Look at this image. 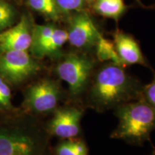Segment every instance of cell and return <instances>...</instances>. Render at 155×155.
I'll list each match as a JSON object with an SVG mask.
<instances>
[{
  "label": "cell",
  "instance_id": "cell-1",
  "mask_svg": "<svg viewBox=\"0 0 155 155\" xmlns=\"http://www.w3.org/2000/svg\"><path fill=\"white\" fill-rule=\"evenodd\" d=\"M144 84L112 62L99 63L83 99L86 108L103 113L141 98Z\"/></svg>",
  "mask_w": 155,
  "mask_h": 155
},
{
  "label": "cell",
  "instance_id": "cell-2",
  "mask_svg": "<svg viewBox=\"0 0 155 155\" xmlns=\"http://www.w3.org/2000/svg\"><path fill=\"white\" fill-rule=\"evenodd\" d=\"M54 63L53 75L68 84L67 102L83 104V99L99 62L93 54L71 49L64 52Z\"/></svg>",
  "mask_w": 155,
  "mask_h": 155
},
{
  "label": "cell",
  "instance_id": "cell-3",
  "mask_svg": "<svg viewBox=\"0 0 155 155\" xmlns=\"http://www.w3.org/2000/svg\"><path fill=\"white\" fill-rule=\"evenodd\" d=\"M114 113L119 124L110 136L111 139L136 146L150 140L151 134L155 130L154 106L139 98L118 106Z\"/></svg>",
  "mask_w": 155,
  "mask_h": 155
},
{
  "label": "cell",
  "instance_id": "cell-4",
  "mask_svg": "<svg viewBox=\"0 0 155 155\" xmlns=\"http://www.w3.org/2000/svg\"><path fill=\"white\" fill-rule=\"evenodd\" d=\"M68 101L67 89L55 75H40L25 87L20 108L32 115H51Z\"/></svg>",
  "mask_w": 155,
  "mask_h": 155
},
{
  "label": "cell",
  "instance_id": "cell-5",
  "mask_svg": "<svg viewBox=\"0 0 155 155\" xmlns=\"http://www.w3.org/2000/svg\"><path fill=\"white\" fill-rule=\"evenodd\" d=\"M47 70L42 61L28 51L11 50L0 53V77L13 88L27 86Z\"/></svg>",
  "mask_w": 155,
  "mask_h": 155
},
{
  "label": "cell",
  "instance_id": "cell-6",
  "mask_svg": "<svg viewBox=\"0 0 155 155\" xmlns=\"http://www.w3.org/2000/svg\"><path fill=\"white\" fill-rule=\"evenodd\" d=\"M65 30L71 49L94 55L103 30L90 9L78 12L65 19Z\"/></svg>",
  "mask_w": 155,
  "mask_h": 155
},
{
  "label": "cell",
  "instance_id": "cell-7",
  "mask_svg": "<svg viewBox=\"0 0 155 155\" xmlns=\"http://www.w3.org/2000/svg\"><path fill=\"white\" fill-rule=\"evenodd\" d=\"M68 42L65 28L58 23L48 22L42 25L35 24L32 32L30 53L39 61L48 58L55 62L63 55L64 45Z\"/></svg>",
  "mask_w": 155,
  "mask_h": 155
},
{
  "label": "cell",
  "instance_id": "cell-8",
  "mask_svg": "<svg viewBox=\"0 0 155 155\" xmlns=\"http://www.w3.org/2000/svg\"><path fill=\"white\" fill-rule=\"evenodd\" d=\"M86 107L80 104L66 102L56 108L52 117L45 122V127L51 137L61 139L81 137V120Z\"/></svg>",
  "mask_w": 155,
  "mask_h": 155
},
{
  "label": "cell",
  "instance_id": "cell-9",
  "mask_svg": "<svg viewBox=\"0 0 155 155\" xmlns=\"http://www.w3.org/2000/svg\"><path fill=\"white\" fill-rule=\"evenodd\" d=\"M35 25L32 15L24 13L16 24L0 32V53L11 50L29 51Z\"/></svg>",
  "mask_w": 155,
  "mask_h": 155
},
{
  "label": "cell",
  "instance_id": "cell-10",
  "mask_svg": "<svg viewBox=\"0 0 155 155\" xmlns=\"http://www.w3.org/2000/svg\"><path fill=\"white\" fill-rule=\"evenodd\" d=\"M112 37L116 51L124 66L140 65L152 70L133 35L117 29L112 32Z\"/></svg>",
  "mask_w": 155,
  "mask_h": 155
},
{
  "label": "cell",
  "instance_id": "cell-11",
  "mask_svg": "<svg viewBox=\"0 0 155 155\" xmlns=\"http://www.w3.org/2000/svg\"><path fill=\"white\" fill-rule=\"evenodd\" d=\"M93 14L118 22L127 11L124 0H95L90 6Z\"/></svg>",
  "mask_w": 155,
  "mask_h": 155
},
{
  "label": "cell",
  "instance_id": "cell-12",
  "mask_svg": "<svg viewBox=\"0 0 155 155\" xmlns=\"http://www.w3.org/2000/svg\"><path fill=\"white\" fill-rule=\"evenodd\" d=\"M31 10L44 17L48 22L59 23L63 22L55 0H25Z\"/></svg>",
  "mask_w": 155,
  "mask_h": 155
},
{
  "label": "cell",
  "instance_id": "cell-13",
  "mask_svg": "<svg viewBox=\"0 0 155 155\" xmlns=\"http://www.w3.org/2000/svg\"><path fill=\"white\" fill-rule=\"evenodd\" d=\"M55 155H89L86 143L81 137L62 139L54 150Z\"/></svg>",
  "mask_w": 155,
  "mask_h": 155
},
{
  "label": "cell",
  "instance_id": "cell-14",
  "mask_svg": "<svg viewBox=\"0 0 155 155\" xmlns=\"http://www.w3.org/2000/svg\"><path fill=\"white\" fill-rule=\"evenodd\" d=\"M94 55L99 63L112 62V63L123 65L116 53L113 41L105 38L104 36L100 39L97 44L96 49H95Z\"/></svg>",
  "mask_w": 155,
  "mask_h": 155
},
{
  "label": "cell",
  "instance_id": "cell-15",
  "mask_svg": "<svg viewBox=\"0 0 155 155\" xmlns=\"http://www.w3.org/2000/svg\"><path fill=\"white\" fill-rule=\"evenodd\" d=\"M19 13L15 6L7 0H0V32L16 24Z\"/></svg>",
  "mask_w": 155,
  "mask_h": 155
},
{
  "label": "cell",
  "instance_id": "cell-16",
  "mask_svg": "<svg viewBox=\"0 0 155 155\" xmlns=\"http://www.w3.org/2000/svg\"><path fill=\"white\" fill-rule=\"evenodd\" d=\"M55 2L63 18V22L74 13L90 9V6L85 0H55Z\"/></svg>",
  "mask_w": 155,
  "mask_h": 155
},
{
  "label": "cell",
  "instance_id": "cell-17",
  "mask_svg": "<svg viewBox=\"0 0 155 155\" xmlns=\"http://www.w3.org/2000/svg\"><path fill=\"white\" fill-rule=\"evenodd\" d=\"M18 108L13 106L12 102L10 86L0 77V111L9 113L17 111Z\"/></svg>",
  "mask_w": 155,
  "mask_h": 155
},
{
  "label": "cell",
  "instance_id": "cell-18",
  "mask_svg": "<svg viewBox=\"0 0 155 155\" xmlns=\"http://www.w3.org/2000/svg\"><path fill=\"white\" fill-rule=\"evenodd\" d=\"M141 98L155 108V76L149 84L144 85Z\"/></svg>",
  "mask_w": 155,
  "mask_h": 155
},
{
  "label": "cell",
  "instance_id": "cell-19",
  "mask_svg": "<svg viewBox=\"0 0 155 155\" xmlns=\"http://www.w3.org/2000/svg\"><path fill=\"white\" fill-rule=\"evenodd\" d=\"M11 1L15 2L17 4H22L23 2L25 1V0H11Z\"/></svg>",
  "mask_w": 155,
  "mask_h": 155
},
{
  "label": "cell",
  "instance_id": "cell-20",
  "mask_svg": "<svg viewBox=\"0 0 155 155\" xmlns=\"http://www.w3.org/2000/svg\"><path fill=\"white\" fill-rule=\"evenodd\" d=\"M85 1H86V2L88 4L89 6H91V4H92L93 2H94L95 0H85Z\"/></svg>",
  "mask_w": 155,
  "mask_h": 155
},
{
  "label": "cell",
  "instance_id": "cell-21",
  "mask_svg": "<svg viewBox=\"0 0 155 155\" xmlns=\"http://www.w3.org/2000/svg\"><path fill=\"white\" fill-rule=\"evenodd\" d=\"M150 155H155V150L153 151L152 153V154H151Z\"/></svg>",
  "mask_w": 155,
  "mask_h": 155
},
{
  "label": "cell",
  "instance_id": "cell-22",
  "mask_svg": "<svg viewBox=\"0 0 155 155\" xmlns=\"http://www.w3.org/2000/svg\"><path fill=\"white\" fill-rule=\"evenodd\" d=\"M2 113H3V112H1V111H0V115H1V114Z\"/></svg>",
  "mask_w": 155,
  "mask_h": 155
}]
</instances>
